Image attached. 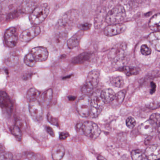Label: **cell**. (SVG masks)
<instances>
[{
	"instance_id": "6da1fadb",
	"label": "cell",
	"mask_w": 160,
	"mask_h": 160,
	"mask_svg": "<svg viewBox=\"0 0 160 160\" xmlns=\"http://www.w3.org/2000/svg\"><path fill=\"white\" fill-rule=\"evenodd\" d=\"M79 19V14L76 10H71L66 12L58 21L59 32H65L70 31L76 24Z\"/></svg>"
},
{
	"instance_id": "7a4b0ae2",
	"label": "cell",
	"mask_w": 160,
	"mask_h": 160,
	"mask_svg": "<svg viewBox=\"0 0 160 160\" xmlns=\"http://www.w3.org/2000/svg\"><path fill=\"white\" fill-rule=\"evenodd\" d=\"M78 132L92 139H96L101 133V130L97 124L92 121L85 122L77 125Z\"/></svg>"
},
{
	"instance_id": "3957f363",
	"label": "cell",
	"mask_w": 160,
	"mask_h": 160,
	"mask_svg": "<svg viewBox=\"0 0 160 160\" xmlns=\"http://www.w3.org/2000/svg\"><path fill=\"white\" fill-rule=\"evenodd\" d=\"M50 8L47 3H43L36 7L29 16L31 24L34 26L41 24L47 17Z\"/></svg>"
},
{
	"instance_id": "277c9868",
	"label": "cell",
	"mask_w": 160,
	"mask_h": 160,
	"mask_svg": "<svg viewBox=\"0 0 160 160\" xmlns=\"http://www.w3.org/2000/svg\"><path fill=\"white\" fill-rule=\"evenodd\" d=\"M126 11L121 5H118L111 9L106 15L105 21L110 25L120 24L126 17Z\"/></svg>"
},
{
	"instance_id": "5b68a950",
	"label": "cell",
	"mask_w": 160,
	"mask_h": 160,
	"mask_svg": "<svg viewBox=\"0 0 160 160\" xmlns=\"http://www.w3.org/2000/svg\"><path fill=\"white\" fill-rule=\"evenodd\" d=\"M127 53V45L121 42L115 45L108 55L109 59L112 63H116L125 58Z\"/></svg>"
},
{
	"instance_id": "8992f818",
	"label": "cell",
	"mask_w": 160,
	"mask_h": 160,
	"mask_svg": "<svg viewBox=\"0 0 160 160\" xmlns=\"http://www.w3.org/2000/svg\"><path fill=\"white\" fill-rule=\"evenodd\" d=\"M100 90L95 91L92 94L91 99L90 115L93 118H97L100 115L104 108V103L100 96Z\"/></svg>"
},
{
	"instance_id": "52a82bcc",
	"label": "cell",
	"mask_w": 160,
	"mask_h": 160,
	"mask_svg": "<svg viewBox=\"0 0 160 160\" xmlns=\"http://www.w3.org/2000/svg\"><path fill=\"white\" fill-rule=\"evenodd\" d=\"M29 110L31 116L36 122L40 123L44 118V109L41 103L37 99L30 101Z\"/></svg>"
},
{
	"instance_id": "ba28073f",
	"label": "cell",
	"mask_w": 160,
	"mask_h": 160,
	"mask_svg": "<svg viewBox=\"0 0 160 160\" xmlns=\"http://www.w3.org/2000/svg\"><path fill=\"white\" fill-rule=\"evenodd\" d=\"M77 110L80 116L86 118L90 116L91 109V99L88 96H82L77 102Z\"/></svg>"
},
{
	"instance_id": "9c48e42d",
	"label": "cell",
	"mask_w": 160,
	"mask_h": 160,
	"mask_svg": "<svg viewBox=\"0 0 160 160\" xmlns=\"http://www.w3.org/2000/svg\"><path fill=\"white\" fill-rule=\"evenodd\" d=\"M4 41L7 46L13 47L16 46L18 41V33L15 27H10L4 34Z\"/></svg>"
},
{
	"instance_id": "30bf717a",
	"label": "cell",
	"mask_w": 160,
	"mask_h": 160,
	"mask_svg": "<svg viewBox=\"0 0 160 160\" xmlns=\"http://www.w3.org/2000/svg\"><path fill=\"white\" fill-rule=\"evenodd\" d=\"M41 30L38 26H33L23 31L20 36L19 40L22 42H29L39 35L41 33Z\"/></svg>"
},
{
	"instance_id": "8fae6325",
	"label": "cell",
	"mask_w": 160,
	"mask_h": 160,
	"mask_svg": "<svg viewBox=\"0 0 160 160\" xmlns=\"http://www.w3.org/2000/svg\"><path fill=\"white\" fill-rule=\"evenodd\" d=\"M30 53L37 62H42L46 61L49 55L47 49L43 46L34 47L32 49Z\"/></svg>"
},
{
	"instance_id": "7c38bea8",
	"label": "cell",
	"mask_w": 160,
	"mask_h": 160,
	"mask_svg": "<svg viewBox=\"0 0 160 160\" xmlns=\"http://www.w3.org/2000/svg\"><path fill=\"white\" fill-rule=\"evenodd\" d=\"M126 28L125 25L121 23L110 25L104 29V34L108 37H112L124 32Z\"/></svg>"
},
{
	"instance_id": "4fadbf2b",
	"label": "cell",
	"mask_w": 160,
	"mask_h": 160,
	"mask_svg": "<svg viewBox=\"0 0 160 160\" xmlns=\"http://www.w3.org/2000/svg\"><path fill=\"white\" fill-rule=\"evenodd\" d=\"M0 107L8 114H11L13 104L9 95L4 91H0Z\"/></svg>"
},
{
	"instance_id": "5bb4252c",
	"label": "cell",
	"mask_w": 160,
	"mask_h": 160,
	"mask_svg": "<svg viewBox=\"0 0 160 160\" xmlns=\"http://www.w3.org/2000/svg\"><path fill=\"white\" fill-rule=\"evenodd\" d=\"M17 2L3 1L0 3V13L2 14L12 13L17 11L18 6Z\"/></svg>"
},
{
	"instance_id": "9a60e30c",
	"label": "cell",
	"mask_w": 160,
	"mask_h": 160,
	"mask_svg": "<svg viewBox=\"0 0 160 160\" xmlns=\"http://www.w3.org/2000/svg\"><path fill=\"white\" fill-rule=\"evenodd\" d=\"M147 159L157 160L160 159V147L157 145H153L147 148L145 151Z\"/></svg>"
},
{
	"instance_id": "2e32d148",
	"label": "cell",
	"mask_w": 160,
	"mask_h": 160,
	"mask_svg": "<svg viewBox=\"0 0 160 160\" xmlns=\"http://www.w3.org/2000/svg\"><path fill=\"white\" fill-rule=\"evenodd\" d=\"M68 35L65 32H59L57 33L53 39V45L57 49L63 48L67 40Z\"/></svg>"
},
{
	"instance_id": "e0dca14e",
	"label": "cell",
	"mask_w": 160,
	"mask_h": 160,
	"mask_svg": "<svg viewBox=\"0 0 160 160\" xmlns=\"http://www.w3.org/2000/svg\"><path fill=\"white\" fill-rule=\"evenodd\" d=\"M156 126L157 125L153 121L148 120L141 124L139 127V131L142 134L148 135L153 132Z\"/></svg>"
},
{
	"instance_id": "ac0fdd59",
	"label": "cell",
	"mask_w": 160,
	"mask_h": 160,
	"mask_svg": "<svg viewBox=\"0 0 160 160\" xmlns=\"http://www.w3.org/2000/svg\"><path fill=\"white\" fill-rule=\"evenodd\" d=\"M84 34V32L82 30L76 32L67 41V45L69 48L73 49L80 44V41Z\"/></svg>"
},
{
	"instance_id": "d6986e66",
	"label": "cell",
	"mask_w": 160,
	"mask_h": 160,
	"mask_svg": "<svg viewBox=\"0 0 160 160\" xmlns=\"http://www.w3.org/2000/svg\"><path fill=\"white\" fill-rule=\"evenodd\" d=\"M37 5V2L34 1H24L21 4V11L25 14L31 13Z\"/></svg>"
},
{
	"instance_id": "ffe728a7",
	"label": "cell",
	"mask_w": 160,
	"mask_h": 160,
	"mask_svg": "<svg viewBox=\"0 0 160 160\" xmlns=\"http://www.w3.org/2000/svg\"><path fill=\"white\" fill-rule=\"evenodd\" d=\"M65 153V148L61 145H56L52 149V157L53 160H61Z\"/></svg>"
},
{
	"instance_id": "44dd1931",
	"label": "cell",
	"mask_w": 160,
	"mask_h": 160,
	"mask_svg": "<svg viewBox=\"0 0 160 160\" xmlns=\"http://www.w3.org/2000/svg\"><path fill=\"white\" fill-rule=\"evenodd\" d=\"M126 94V90H123L115 95L114 99L110 102L113 108H118L121 105L125 98Z\"/></svg>"
},
{
	"instance_id": "7402d4cb",
	"label": "cell",
	"mask_w": 160,
	"mask_h": 160,
	"mask_svg": "<svg viewBox=\"0 0 160 160\" xmlns=\"http://www.w3.org/2000/svg\"><path fill=\"white\" fill-rule=\"evenodd\" d=\"M92 54L89 52H84L73 58L72 63L73 65H81L87 62L91 59Z\"/></svg>"
},
{
	"instance_id": "603a6c76",
	"label": "cell",
	"mask_w": 160,
	"mask_h": 160,
	"mask_svg": "<svg viewBox=\"0 0 160 160\" xmlns=\"http://www.w3.org/2000/svg\"><path fill=\"white\" fill-rule=\"evenodd\" d=\"M115 95L114 91L110 88L104 89L100 93V96L105 104L110 103L114 99Z\"/></svg>"
},
{
	"instance_id": "cb8c5ba5",
	"label": "cell",
	"mask_w": 160,
	"mask_h": 160,
	"mask_svg": "<svg viewBox=\"0 0 160 160\" xmlns=\"http://www.w3.org/2000/svg\"><path fill=\"white\" fill-rule=\"evenodd\" d=\"M148 40L158 52L160 51V32H153L150 34Z\"/></svg>"
},
{
	"instance_id": "d4e9b609",
	"label": "cell",
	"mask_w": 160,
	"mask_h": 160,
	"mask_svg": "<svg viewBox=\"0 0 160 160\" xmlns=\"http://www.w3.org/2000/svg\"><path fill=\"white\" fill-rule=\"evenodd\" d=\"M160 15L159 13L154 15L150 20L149 27L153 32H160Z\"/></svg>"
},
{
	"instance_id": "484cf974",
	"label": "cell",
	"mask_w": 160,
	"mask_h": 160,
	"mask_svg": "<svg viewBox=\"0 0 160 160\" xmlns=\"http://www.w3.org/2000/svg\"><path fill=\"white\" fill-rule=\"evenodd\" d=\"M100 79V71L95 70L89 72L87 76V81L91 83L94 87H96L99 82Z\"/></svg>"
},
{
	"instance_id": "4316f807",
	"label": "cell",
	"mask_w": 160,
	"mask_h": 160,
	"mask_svg": "<svg viewBox=\"0 0 160 160\" xmlns=\"http://www.w3.org/2000/svg\"><path fill=\"white\" fill-rule=\"evenodd\" d=\"M119 70L124 72L127 76L138 75L140 72V68L132 66H124L119 69Z\"/></svg>"
},
{
	"instance_id": "83f0119b",
	"label": "cell",
	"mask_w": 160,
	"mask_h": 160,
	"mask_svg": "<svg viewBox=\"0 0 160 160\" xmlns=\"http://www.w3.org/2000/svg\"><path fill=\"white\" fill-rule=\"evenodd\" d=\"M53 95V92L52 89H48L46 91H45L41 96V102L44 105L46 106L49 105L52 101Z\"/></svg>"
},
{
	"instance_id": "f1b7e54d",
	"label": "cell",
	"mask_w": 160,
	"mask_h": 160,
	"mask_svg": "<svg viewBox=\"0 0 160 160\" xmlns=\"http://www.w3.org/2000/svg\"><path fill=\"white\" fill-rule=\"evenodd\" d=\"M133 160H148L143 150L136 149L133 150L131 153Z\"/></svg>"
},
{
	"instance_id": "f546056e",
	"label": "cell",
	"mask_w": 160,
	"mask_h": 160,
	"mask_svg": "<svg viewBox=\"0 0 160 160\" xmlns=\"http://www.w3.org/2000/svg\"><path fill=\"white\" fill-rule=\"evenodd\" d=\"M109 81L113 86L119 87V88L123 87L124 85L125 84L124 80L121 76H113L110 78Z\"/></svg>"
},
{
	"instance_id": "4dcf8cb0",
	"label": "cell",
	"mask_w": 160,
	"mask_h": 160,
	"mask_svg": "<svg viewBox=\"0 0 160 160\" xmlns=\"http://www.w3.org/2000/svg\"><path fill=\"white\" fill-rule=\"evenodd\" d=\"M41 92L34 88H32L28 91L27 95V100L29 102L32 100L37 99V98L40 96Z\"/></svg>"
},
{
	"instance_id": "1f68e13d",
	"label": "cell",
	"mask_w": 160,
	"mask_h": 160,
	"mask_svg": "<svg viewBox=\"0 0 160 160\" xmlns=\"http://www.w3.org/2000/svg\"><path fill=\"white\" fill-rule=\"evenodd\" d=\"M19 62V57L16 56L12 55L9 56L5 59V65L10 68L14 67L17 65Z\"/></svg>"
},
{
	"instance_id": "d6a6232c",
	"label": "cell",
	"mask_w": 160,
	"mask_h": 160,
	"mask_svg": "<svg viewBox=\"0 0 160 160\" xmlns=\"http://www.w3.org/2000/svg\"><path fill=\"white\" fill-rule=\"evenodd\" d=\"M94 87L92 85L91 83L89 82H86L85 83L83 86L82 87V92L84 94V95L86 96L90 95H92L93 93V90H94Z\"/></svg>"
},
{
	"instance_id": "836d02e7",
	"label": "cell",
	"mask_w": 160,
	"mask_h": 160,
	"mask_svg": "<svg viewBox=\"0 0 160 160\" xmlns=\"http://www.w3.org/2000/svg\"><path fill=\"white\" fill-rule=\"evenodd\" d=\"M24 62L27 66L30 67H33L35 66L37 63V62L35 61L33 56L30 52L25 56L24 58Z\"/></svg>"
},
{
	"instance_id": "e575fe53",
	"label": "cell",
	"mask_w": 160,
	"mask_h": 160,
	"mask_svg": "<svg viewBox=\"0 0 160 160\" xmlns=\"http://www.w3.org/2000/svg\"><path fill=\"white\" fill-rule=\"evenodd\" d=\"M11 130L12 133L15 137L17 140L18 141H21L23 136L22 130L16 125L12 127Z\"/></svg>"
},
{
	"instance_id": "d590c367",
	"label": "cell",
	"mask_w": 160,
	"mask_h": 160,
	"mask_svg": "<svg viewBox=\"0 0 160 160\" xmlns=\"http://www.w3.org/2000/svg\"><path fill=\"white\" fill-rule=\"evenodd\" d=\"M140 52L143 55L148 56L151 54V48L148 45L143 44L140 47Z\"/></svg>"
},
{
	"instance_id": "8d00e7d4",
	"label": "cell",
	"mask_w": 160,
	"mask_h": 160,
	"mask_svg": "<svg viewBox=\"0 0 160 160\" xmlns=\"http://www.w3.org/2000/svg\"><path fill=\"white\" fill-rule=\"evenodd\" d=\"M13 154L10 152L0 153V160H12Z\"/></svg>"
},
{
	"instance_id": "74e56055",
	"label": "cell",
	"mask_w": 160,
	"mask_h": 160,
	"mask_svg": "<svg viewBox=\"0 0 160 160\" xmlns=\"http://www.w3.org/2000/svg\"><path fill=\"white\" fill-rule=\"evenodd\" d=\"M136 124L135 120L133 117H129L126 120V124L130 129H133Z\"/></svg>"
},
{
	"instance_id": "f35d334b",
	"label": "cell",
	"mask_w": 160,
	"mask_h": 160,
	"mask_svg": "<svg viewBox=\"0 0 160 160\" xmlns=\"http://www.w3.org/2000/svg\"><path fill=\"white\" fill-rule=\"evenodd\" d=\"M47 120L49 123L53 125L58 126L59 125V121L58 119L55 117H53L51 114L48 113L47 115Z\"/></svg>"
},
{
	"instance_id": "ab89813d",
	"label": "cell",
	"mask_w": 160,
	"mask_h": 160,
	"mask_svg": "<svg viewBox=\"0 0 160 160\" xmlns=\"http://www.w3.org/2000/svg\"><path fill=\"white\" fill-rule=\"evenodd\" d=\"M150 120L153 121L157 126H159L160 123V116L158 113H153L150 117Z\"/></svg>"
},
{
	"instance_id": "60d3db41",
	"label": "cell",
	"mask_w": 160,
	"mask_h": 160,
	"mask_svg": "<svg viewBox=\"0 0 160 160\" xmlns=\"http://www.w3.org/2000/svg\"><path fill=\"white\" fill-rule=\"evenodd\" d=\"M91 27H92V24L87 23V22L80 24L79 26V28L80 29V30L84 32L90 30Z\"/></svg>"
},
{
	"instance_id": "b9f144b4",
	"label": "cell",
	"mask_w": 160,
	"mask_h": 160,
	"mask_svg": "<svg viewBox=\"0 0 160 160\" xmlns=\"http://www.w3.org/2000/svg\"><path fill=\"white\" fill-rule=\"evenodd\" d=\"M15 125L18 126L22 131L26 127V123L22 119H17Z\"/></svg>"
},
{
	"instance_id": "7bdbcfd3",
	"label": "cell",
	"mask_w": 160,
	"mask_h": 160,
	"mask_svg": "<svg viewBox=\"0 0 160 160\" xmlns=\"http://www.w3.org/2000/svg\"><path fill=\"white\" fill-rule=\"evenodd\" d=\"M160 106L159 102H152L147 106L148 108L151 109H158Z\"/></svg>"
},
{
	"instance_id": "ee69618b",
	"label": "cell",
	"mask_w": 160,
	"mask_h": 160,
	"mask_svg": "<svg viewBox=\"0 0 160 160\" xmlns=\"http://www.w3.org/2000/svg\"><path fill=\"white\" fill-rule=\"evenodd\" d=\"M45 130L47 133L50 135L52 137H54L55 136L54 131L53 130L52 128L49 126H46Z\"/></svg>"
},
{
	"instance_id": "f6af8a7d",
	"label": "cell",
	"mask_w": 160,
	"mask_h": 160,
	"mask_svg": "<svg viewBox=\"0 0 160 160\" xmlns=\"http://www.w3.org/2000/svg\"><path fill=\"white\" fill-rule=\"evenodd\" d=\"M70 136V134L67 132H62L59 135V139L61 140H65Z\"/></svg>"
},
{
	"instance_id": "bcb514c9",
	"label": "cell",
	"mask_w": 160,
	"mask_h": 160,
	"mask_svg": "<svg viewBox=\"0 0 160 160\" xmlns=\"http://www.w3.org/2000/svg\"><path fill=\"white\" fill-rule=\"evenodd\" d=\"M151 94H153L156 90V85L154 82H151Z\"/></svg>"
},
{
	"instance_id": "7dc6e473",
	"label": "cell",
	"mask_w": 160,
	"mask_h": 160,
	"mask_svg": "<svg viewBox=\"0 0 160 160\" xmlns=\"http://www.w3.org/2000/svg\"><path fill=\"white\" fill-rule=\"evenodd\" d=\"M152 139V137L151 136H148V137L145 139L144 143H145V145H148L149 144L151 141Z\"/></svg>"
},
{
	"instance_id": "c3c4849f",
	"label": "cell",
	"mask_w": 160,
	"mask_h": 160,
	"mask_svg": "<svg viewBox=\"0 0 160 160\" xmlns=\"http://www.w3.org/2000/svg\"><path fill=\"white\" fill-rule=\"evenodd\" d=\"M97 160H107L105 157L102 156V155H99L97 157Z\"/></svg>"
},
{
	"instance_id": "681fc988",
	"label": "cell",
	"mask_w": 160,
	"mask_h": 160,
	"mask_svg": "<svg viewBox=\"0 0 160 160\" xmlns=\"http://www.w3.org/2000/svg\"><path fill=\"white\" fill-rule=\"evenodd\" d=\"M68 99L70 101H73L76 99V97L74 96H69L68 97Z\"/></svg>"
},
{
	"instance_id": "f907efd6",
	"label": "cell",
	"mask_w": 160,
	"mask_h": 160,
	"mask_svg": "<svg viewBox=\"0 0 160 160\" xmlns=\"http://www.w3.org/2000/svg\"><path fill=\"white\" fill-rule=\"evenodd\" d=\"M160 160V159H158V160Z\"/></svg>"
}]
</instances>
